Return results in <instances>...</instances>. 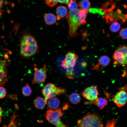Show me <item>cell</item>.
<instances>
[{
	"instance_id": "6da1fadb",
	"label": "cell",
	"mask_w": 127,
	"mask_h": 127,
	"mask_svg": "<svg viewBox=\"0 0 127 127\" xmlns=\"http://www.w3.org/2000/svg\"><path fill=\"white\" fill-rule=\"evenodd\" d=\"M119 0H110L102 4L101 9L104 14L107 23L109 24L121 20L123 23L127 21V13L123 12L117 2Z\"/></svg>"
},
{
	"instance_id": "7a4b0ae2",
	"label": "cell",
	"mask_w": 127,
	"mask_h": 127,
	"mask_svg": "<svg viewBox=\"0 0 127 127\" xmlns=\"http://www.w3.org/2000/svg\"><path fill=\"white\" fill-rule=\"evenodd\" d=\"M20 55L23 58H31L39 52L38 42L29 32H24L22 34L20 41Z\"/></svg>"
},
{
	"instance_id": "3957f363",
	"label": "cell",
	"mask_w": 127,
	"mask_h": 127,
	"mask_svg": "<svg viewBox=\"0 0 127 127\" xmlns=\"http://www.w3.org/2000/svg\"><path fill=\"white\" fill-rule=\"evenodd\" d=\"M87 13L79 9L69 12L66 19L68 25V34L71 37L78 35V29L81 25L85 24Z\"/></svg>"
},
{
	"instance_id": "277c9868",
	"label": "cell",
	"mask_w": 127,
	"mask_h": 127,
	"mask_svg": "<svg viewBox=\"0 0 127 127\" xmlns=\"http://www.w3.org/2000/svg\"><path fill=\"white\" fill-rule=\"evenodd\" d=\"M78 127H103V123L99 115L88 113L77 122Z\"/></svg>"
},
{
	"instance_id": "5b68a950",
	"label": "cell",
	"mask_w": 127,
	"mask_h": 127,
	"mask_svg": "<svg viewBox=\"0 0 127 127\" xmlns=\"http://www.w3.org/2000/svg\"><path fill=\"white\" fill-rule=\"evenodd\" d=\"M63 113L61 108L55 110L49 109L46 111L45 117L49 122L56 127H66V125L61 120Z\"/></svg>"
},
{
	"instance_id": "8992f818",
	"label": "cell",
	"mask_w": 127,
	"mask_h": 127,
	"mask_svg": "<svg viewBox=\"0 0 127 127\" xmlns=\"http://www.w3.org/2000/svg\"><path fill=\"white\" fill-rule=\"evenodd\" d=\"M66 92L65 88L57 87L54 84L51 83L45 85L41 90L44 98L47 101L48 99L56 95L65 94Z\"/></svg>"
},
{
	"instance_id": "52a82bcc",
	"label": "cell",
	"mask_w": 127,
	"mask_h": 127,
	"mask_svg": "<svg viewBox=\"0 0 127 127\" xmlns=\"http://www.w3.org/2000/svg\"><path fill=\"white\" fill-rule=\"evenodd\" d=\"M113 58L115 64L127 66V45H122L116 48L113 54Z\"/></svg>"
},
{
	"instance_id": "ba28073f",
	"label": "cell",
	"mask_w": 127,
	"mask_h": 127,
	"mask_svg": "<svg viewBox=\"0 0 127 127\" xmlns=\"http://www.w3.org/2000/svg\"><path fill=\"white\" fill-rule=\"evenodd\" d=\"M34 72L32 82L33 84H40L45 82L46 79L47 71L46 64L43 67L38 68L36 67L34 68Z\"/></svg>"
},
{
	"instance_id": "9c48e42d",
	"label": "cell",
	"mask_w": 127,
	"mask_h": 127,
	"mask_svg": "<svg viewBox=\"0 0 127 127\" xmlns=\"http://www.w3.org/2000/svg\"><path fill=\"white\" fill-rule=\"evenodd\" d=\"M79 57L74 53L71 52H67L64 59L61 62V66L64 68L69 69L75 65Z\"/></svg>"
},
{
	"instance_id": "30bf717a",
	"label": "cell",
	"mask_w": 127,
	"mask_h": 127,
	"mask_svg": "<svg viewBox=\"0 0 127 127\" xmlns=\"http://www.w3.org/2000/svg\"><path fill=\"white\" fill-rule=\"evenodd\" d=\"M112 99L118 107H121L125 105L127 103V92L121 89L113 96Z\"/></svg>"
},
{
	"instance_id": "8fae6325",
	"label": "cell",
	"mask_w": 127,
	"mask_h": 127,
	"mask_svg": "<svg viewBox=\"0 0 127 127\" xmlns=\"http://www.w3.org/2000/svg\"><path fill=\"white\" fill-rule=\"evenodd\" d=\"M81 94L86 99L92 100L98 98L99 92L97 86L93 85L84 89Z\"/></svg>"
},
{
	"instance_id": "7c38bea8",
	"label": "cell",
	"mask_w": 127,
	"mask_h": 127,
	"mask_svg": "<svg viewBox=\"0 0 127 127\" xmlns=\"http://www.w3.org/2000/svg\"><path fill=\"white\" fill-rule=\"evenodd\" d=\"M108 101L102 97L97 98L92 100L85 102L84 104L85 105L93 104L96 105L100 109H102L106 106Z\"/></svg>"
},
{
	"instance_id": "4fadbf2b",
	"label": "cell",
	"mask_w": 127,
	"mask_h": 127,
	"mask_svg": "<svg viewBox=\"0 0 127 127\" xmlns=\"http://www.w3.org/2000/svg\"><path fill=\"white\" fill-rule=\"evenodd\" d=\"M110 62V60L108 57L106 55L102 56L100 57L98 63L94 66L92 69L100 71V68L102 66L104 67L108 66Z\"/></svg>"
},
{
	"instance_id": "5bb4252c",
	"label": "cell",
	"mask_w": 127,
	"mask_h": 127,
	"mask_svg": "<svg viewBox=\"0 0 127 127\" xmlns=\"http://www.w3.org/2000/svg\"><path fill=\"white\" fill-rule=\"evenodd\" d=\"M60 104L59 99L54 97L48 99L47 104L50 109L55 110L59 108Z\"/></svg>"
},
{
	"instance_id": "9a60e30c",
	"label": "cell",
	"mask_w": 127,
	"mask_h": 127,
	"mask_svg": "<svg viewBox=\"0 0 127 127\" xmlns=\"http://www.w3.org/2000/svg\"><path fill=\"white\" fill-rule=\"evenodd\" d=\"M67 9L66 7L63 6H58L56 10L57 20H58L64 17L67 15Z\"/></svg>"
},
{
	"instance_id": "2e32d148",
	"label": "cell",
	"mask_w": 127,
	"mask_h": 127,
	"mask_svg": "<svg viewBox=\"0 0 127 127\" xmlns=\"http://www.w3.org/2000/svg\"><path fill=\"white\" fill-rule=\"evenodd\" d=\"M47 101L44 98L39 96L36 97L33 101L34 104L37 109H42L45 107Z\"/></svg>"
},
{
	"instance_id": "e0dca14e",
	"label": "cell",
	"mask_w": 127,
	"mask_h": 127,
	"mask_svg": "<svg viewBox=\"0 0 127 127\" xmlns=\"http://www.w3.org/2000/svg\"><path fill=\"white\" fill-rule=\"evenodd\" d=\"M57 20L56 16L52 13L46 14L44 16V21L47 25H51L55 24Z\"/></svg>"
},
{
	"instance_id": "ac0fdd59",
	"label": "cell",
	"mask_w": 127,
	"mask_h": 127,
	"mask_svg": "<svg viewBox=\"0 0 127 127\" xmlns=\"http://www.w3.org/2000/svg\"><path fill=\"white\" fill-rule=\"evenodd\" d=\"M77 5L80 9L84 11L87 13H88L91 6L89 0H82L78 2Z\"/></svg>"
},
{
	"instance_id": "d6986e66",
	"label": "cell",
	"mask_w": 127,
	"mask_h": 127,
	"mask_svg": "<svg viewBox=\"0 0 127 127\" xmlns=\"http://www.w3.org/2000/svg\"><path fill=\"white\" fill-rule=\"evenodd\" d=\"M45 3L48 6L53 7L56 5L58 3L67 4L69 0H44Z\"/></svg>"
},
{
	"instance_id": "ffe728a7",
	"label": "cell",
	"mask_w": 127,
	"mask_h": 127,
	"mask_svg": "<svg viewBox=\"0 0 127 127\" xmlns=\"http://www.w3.org/2000/svg\"><path fill=\"white\" fill-rule=\"evenodd\" d=\"M69 99L70 102L74 104H77L79 103L81 100L79 95L75 92L71 93L69 96Z\"/></svg>"
},
{
	"instance_id": "44dd1931",
	"label": "cell",
	"mask_w": 127,
	"mask_h": 127,
	"mask_svg": "<svg viewBox=\"0 0 127 127\" xmlns=\"http://www.w3.org/2000/svg\"><path fill=\"white\" fill-rule=\"evenodd\" d=\"M7 73V71H0V87L4 85L8 81Z\"/></svg>"
},
{
	"instance_id": "7402d4cb",
	"label": "cell",
	"mask_w": 127,
	"mask_h": 127,
	"mask_svg": "<svg viewBox=\"0 0 127 127\" xmlns=\"http://www.w3.org/2000/svg\"><path fill=\"white\" fill-rule=\"evenodd\" d=\"M22 93L23 95L25 96H29L32 92V90L29 85L27 83L22 89Z\"/></svg>"
},
{
	"instance_id": "603a6c76",
	"label": "cell",
	"mask_w": 127,
	"mask_h": 127,
	"mask_svg": "<svg viewBox=\"0 0 127 127\" xmlns=\"http://www.w3.org/2000/svg\"><path fill=\"white\" fill-rule=\"evenodd\" d=\"M120 28V24L117 21H115L111 24L110 27V29L112 32H115L118 31Z\"/></svg>"
},
{
	"instance_id": "cb8c5ba5",
	"label": "cell",
	"mask_w": 127,
	"mask_h": 127,
	"mask_svg": "<svg viewBox=\"0 0 127 127\" xmlns=\"http://www.w3.org/2000/svg\"><path fill=\"white\" fill-rule=\"evenodd\" d=\"M78 5L75 0H70L68 4V7L70 11L75 10L78 8Z\"/></svg>"
},
{
	"instance_id": "d4e9b609",
	"label": "cell",
	"mask_w": 127,
	"mask_h": 127,
	"mask_svg": "<svg viewBox=\"0 0 127 127\" xmlns=\"http://www.w3.org/2000/svg\"><path fill=\"white\" fill-rule=\"evenodd\" d=\"M7 60H3L0 58V71H7L6 67L9 64Z\"/></svg>"
},
{
	"instance_id": "484cf974",
	"label": "cell",
	"mask_w": 127,
	"mask_h": 127,
	"mask_svg": "<svg viewBox=\"0 0 127 127\" xmlns=\"http://www.w3.org/2000/svg\"><path fill=\"white\" fill-rule=\"evenodd\" d=\"M120 36L123 39H127V28L121 29L119 33Z\"/></svg>"
},
{
	"instance_id": "4316f807",
	"label": "cell",
	"mask_w": 127,
	"mask_h": 127,
	"mask_svg": "<svg viewBox=\"0 0 127 127\" xmlns=\"http://www.w3.org/2000/svg\"><path fill=\"white\" fill-rule=\"evenodd\" d=\"M116 122L114 120H111L107 121L105 127H118L116 125Z\"/></svg>"
},
{
	"instance_id": "83f0119b",
	"label": "cell",
	"mask_w": 127,
	"mask_h": 127,
	"mask_svg": "<svg viewBox=\"0 0 127 127\" xmlns=\"http://www.w3.org/2000/svg\"><path fill=\"white\" fill-rule=\"evenodd\" d=\"M65 76L67 78L70 79H73L74 78V74L72 69L68 70L67 71Z\"/></svg>"
},
{
	"instance_id": "f1b7e54d",
	"label": "cell",
	"mask_w": 127,
	"mask_h": 127,
	"mask_svg": "<svg viewBox=\"0 0 127 127\" xmlns=\"http://www.w3.org/2000/svg\"><path fill=\"white\" fill-rule=\"evenodd\" d=\"M6 94L5 89L3 87H0V99L4 98Z\"/></svg>"
},
{
	"instance_id": "f546056e",
	"label": "cell",
	"mask_w": 127,
	"mask_h": 127,
	"mask_svg": "<svg viewBox=\"0 0 127 127\" xmlns=\"http://www.w3.org/2000/svg\"><path fill=\"white\" fill-rule=\"evenodd\" d=\"M4 0H0V16L2 15V7Z\"/></svg>"
},
{
	"instance_id": "4dcf8cb0",
	"label": "cell",
	"mask_w": 127,
	"mask_h": 127,
	"mask_svg": "<svg viewBox=\"0 0 127 127\" xmlns=\"http://www.w3.org/2000/svg\"><path fill=\"white\" fill-rule=\"evenodd\" d=\"M3 112V111L1 108L0 107V123H1V116Z\"/></svg>"
},
{
	"instance_id": "1f68e13d",
	"label": "cell",
	"mask_w": 127,
	"mask_h": 127,
	"mask_svg": "<svg viewBox=\"0 0 127 127\" xmlns=\"http://www.w3.org/2000/svg\"><path fill=\"white\" fill-rule=\"evenodd\" d=\"M68 105L67 104L65 105L63 107V110H66L68 107Z\"/></svg>"
}]
</instances>
